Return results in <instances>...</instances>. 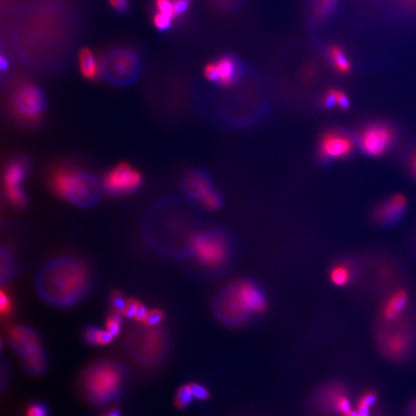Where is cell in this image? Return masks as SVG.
<instances>
[{
	"label": "cell",
	"instance_id": "cell-16",
	"mask_svg": "<svg viewBox=\"0 0 416 416\" xmlns=\"http://www.w3.org/2000/svg\"><path fill=\"white\" fill-rule=\"evenodd\" d=\"M407 208L408 200L404 195H392L375 209L376 221L386 226L396 224L406 213Z\"/></svg>",
	"mask_w": 416,
	"mask_h": 416
},
{
	"label": "cell",
	"instance_id": "cell-36",
	"mask_svg": "<svg viewBox=\"0 0 416 416\" xmlns=\"http://www.w3.org/2000/svg\"><path fill=\"white\" fill-rule=\"evenodd\" d=\"M376 400H377V394L374 391H367L360 397L359 404L357 405L371 408L375 404Z\"/></svg>",
	"mask_w": 416,
	"mask_h": 416
},
{
	"label": "cell",
	"instance_id": "cell-18",
	"mask_svg": "<svg viewBox=\"0 0 416 416\" xmlns=\"http://www.w3.org/2000/svg\"><path fill=\"white\" fill-rule=\"evenodd\" d=\"M20 362L23 370L29 375H42L47 370V355L42 349L29 356L20 357Z\"/></svg>",
	"mask_w": 416,
	"mask_h": 416
},
{
	"label": "cell",
	"instance_id": "cell-15",
	"mask_svg": "<svg viewBox=\"0 0 416 416\" xmlns=\"http://www.w3.org/2000/svg\"><path fill=\"white\" fill-rule=\"evenodd\" d=\"M203 73L209 81L230 86L237 78V63L232 57H222L215 62L208 64Z\"/></svg>",
	"mask_w": 416,
	"mask_h": 416
},
{
	"label": "cell",
	"instance_id": "cell-12",
	"mask_svg": "<svg viewBox=\"0 0 416 416\" xmlns=\"http://www.w3.org/2000/svg\"><path fill=\"white\" fill-rule=\"evenodd\" d=\"M353 140L338 131H330L323 135L319 143V156L324 160L347 158L353 152Z\"/></svg>",
	"mask_w": 416,
	"mask_h": 416
},
{
	"label": "cell",
	"instance_id": "cell-42",
	"mask_svg": "<svg viewBox=\"0 0 416 416\" xmlns=\"http://www.w3.org/2000/svg\"><path fill=\"white\" fill-rule=\"evenodd\" d=\"M114 338H115V336H114L110 332H108L107 330L102 331V338H100V344H102V345H109V344L113 343Z\"/></svg>",
	"mask_w": 416,
	"mask_h": 416
},
{
	"label": "cell",
	"instance_id": "cell-43",
	"mask_svg": "<svg viewBox=\"0 0 416 416\" xmlns=\"http://www.w3.org/2000/svg\"><path fill=\"white\" fill-rule=\"evenodd\" d=\"M110 4L117 10L124 11L127 7V0H110Z\"/></svg>",
	"mask_w": 416,
	"mask_h": 416
},
{
	"label": "cell",
	"instance_id": "cell-3",
	"mask_svg": "<svg viewBox=\"0 0 416 416\" xmlns=\"http://www.w3.org/2000/svg\"><path fill=\"white\" fill-rule=\"evenodd\" d=\"M267 301L261 288L254 283L242 280L225 288L212 303L214 315L222 323H237L239 316L263 314Z\"/></svg>",
	"mask_w": 416,
	"mask_h": 416
},
{
	"label": "cell",
	"instance_id": "cell-20",
	"mask_svg": "<svg viewBox=\"0 0 416 416\" xmlns=\"http://www.w3.org/2000/svg\"><path fill=\"white\" fill-rule=\"evenodd\" d=\"M79 64H81V71L84 78L87 79L97 78L99 65H97V59L91 50L88 49L81 50V55H79Z\"/></svg>",
	"mask_w": 416,
	"mask_h": 416
},
{
	"label": "cell",
	"instance_id": "cell-1",
	"mask_svg": "<svg viewBox=\"0 0 416 416\" xmlns=\"http://www.w3.org/2000/svg\"><path fill=\"white\" fill-rule=\"evenodd\" d=\"M91 278L83 262L73 258L52 259L40 269L34 287L40 299L50 306L71 307L88 293Z\"/></svg>",
	"mask_w": 416,
	"mask_h": 416
},
{
	"label": "cell",
	"instance_id": "cell-32",
	"mask_svg": "<svg viewBox=\"0 0 416 416\" xmlns=\"http://www.w3.org/2000/svg\"><path fill=\"white\" fill-rule=\"evenodd\" d=\"M155 4L159 13H162V14L169 16V17L173 18H174V11L172 0H156Z\"/></svg>",
	"mask_w": 416,
	"mask_h": 416
},
{
	"label": "cell",
	"instance_id": "cell-24",
	"mask_svg": "<svg viewBox=\"0 0 416 416\" xmlns=\"http://www.w3.org/2000/svg\"><path fill=\"white\" fill-rule=\"evenodd\" d=\"M12 256L8 250L2 248L1 250V285L4 286L5 283L8 282L12 277L13 272H14V263H13Z\"/></svg>",
	"mask_w": 416,
	"mask_h": 416
},
{
	"label": "cell",
	"instance_id": "cell-4",
	"mask_svg": "<svg viewBox=\"0 0 416 416\" xmlns=\"http://www.w3.org/2000/svg\"><path fill=\"white\" fill-rule=\"evenodd\" d=\"M170 338L163 328L132 326L123 341L124 353L138 367L152 368L164 362L170 353Z\"/></svg>",
	"mask_w": 416,
	"mask_h": 416
},
{
	"label": "cell",
	"instance_id": "cell-41",
	"mask_svg": "<svg viewBox=\"0 0 416 416\" xmlns=\"http://www.w3.org/2000/svg\"><path fill=\"white\" fill-rule=\"evenodd\" d=\"M148 314L147 307H145L144 304L140 303L136 316H135L134 319L136 320V322L144 324L145 319H147Z\"/></svg>",
	"mask_w": 416,
	"mask_h": 416
},
{
	"label": "cell",
	"instance_id": "cell-14",
	"mask_svg": "<svg viewBox=\"0 0 416 416\" xmlns=\"http://www.w3.org/2000/svg\"><path fill=\"white\" fill-rule=\"evenodd\" d=\"M8 340L20 357L29 356L42 349L38 333L25 326H16L11 328Z\"/></svg>",
	"mask_w": 416,
	"mask_h": 416
},
{
	"label": "cell",
	"instance_id": "cell-37",
	"mask_svg": "<svg viewBox=\"0 0 416 416\" xmlns=\"http://www.w3.org/2000/svg\"><path fill=\"white\" fill-rule=\"evenodd\" d=\"M139 304L140 302L135 300V299H129V300H127L124 316L127 318H135V316H136Z\"/></svg>",
	"mask_w": 416,
	"mask_h": 416
},
{
	"label": "cell",
	"instance_id": "cell-34",
	"mask_svg": "<svg viewBox=\"0 0 416 416\" xmlns=\"http://www.w3.org/2000/svg\"><path fill=\"white\" fill-rule=\"evenodd\" d=\"M0 311H1L2 316H7L12 311V302L9 295H7L4 290L0 293Z\"/></svg>",
	"mask_w": 416,
	"mask_h": 416
},
{
	"label": "cell",
	"instance_id": "cell-30",
	"mask_svg": "<svg viewBox=\"0 0 416 416\" xmlns=\"http://www.w3.org/2000/svg\"><path fill=\"white\" fill-rule=\"evenodd\" d=\"M189 386L194 398L201 400V401H206L209 399V391L205 386L197 383H191Z\"/></svg>",
	"mask_w": 416,
	"mask_h": 416
},
{
	"label": "cell",
	"instance_id": "cell-10",
	"mask_svg": "<svg viewBox=\"0 0 416 416\" xmlns=\"http://www.w3.org/2000/svg\"><path fill=\"white\" fill-rule=\"evenodd\" d=\"M28 173V162L25 158L10 161L5 168L4 184L8 201L18 208H25L28 198L23 188Z\"/></svg>",
	"mask_w": 416,
	"mask_h": 416
},
{
	"label": "cell",
	"instance_id": "cell-47",
	"mask_svg": "<svg viewBox=\"0 0 416 416\" xmlns=\"http://www.w3.org/2000/svg\"><path fill=\"white\" fill-rule=\"evenodd\" d=\"M410 416H416V402L413 404L412 410H410Z\"/></svg>",
	"mask_w": 416,
	"mask_h": 416
},
{
	"label": "cell",
	"instance_id": "cell-29",
	"mask_svg": "<svg viewBox=\"0 0 416 416\" xmlns=\"http://www.w3.org/2000/svg\"><path fill=\"white\" fill-rule=\"evenodd\" d=\"M165 314L160 309H153V311H148L147 319L144 323V325L150 326V327H156L163 322Z\"/></svg>",
	"mask_w": 416,
	"mask_h": 416
},
{
	"label": "cell",
	"instance_id": "cell-48",
	"mask_svg": "<svg viewBox=\"0 0 416 416\" xmlns=\"http://www.w3.org/2000/svg\"><path fill=\"white\" fill-rule=\"evenodd\" d=\"M348 416H362L357 410H352L351 412L349 413Z\"/></svg>",
	"mask_w": 416,
	"mask_h": 416
},
{
	"label": "cell",
	"instance_id": "cell-13",
	"mask_svg": "<svg viewBox=\"0 0 416 416\" xmlns=\"http://www.w3.org/2000/svg\"><path fill=\"white\" fill-rule=\"evenodd\" d=\"M137 60L131 53L123 52L114 55L106 63L105 73L116 83H129L137 73Z\"/></svg>",
	"mask_w": 416,
	"mask_h": 416
},
{
	"label": "cell",
	"instance_id": "cell-21",
	"mask_svg": "<svg viewBox=\"0 0 416 416\" xmlns=\"http://www.w3.org/2000/svg\"><path fill=\"white\" fill-rule=\"evenodd\" d=\"M409 348V339L402 333H394L386 339V352L391 356H401Z\"/></svg>",
	"mask_w": 416,
	"mask_h": 416
},
{
	"label": "cell",
	"instance_id": "cell-40",
	"mask_svg": "<svg viewBox=\"0 0 416 416\" xmlns=\"http://www.w3.org/2000/svg\"><path fill=\"white\" fill-rule=\"evenodd\" d=\"M336 105H338L343 109H348L350 106L348 97H347L345 93L340 91V90H338V93H336Z\"/></svg>",
	"mask_w": 416,
	"mask_h": 416
},
{
	"label": "cell",
	"instance_id": "cell-35",
	"mask_svg": "<svg viewBox=\"0 0 416 416\" xmlns=\"http://www.w3.org/2000/svg\"><path fill=\"white\" fill-rule=\"evenodd\" d=\"M172 2H173L174 17L184 15L191 4V0H172Z\"/></svg>",
	"mask_w": 416,
	"mask_h": 416
},
{
	"label": "cell",
	"instance_id": "cell-2",
	"mask_svg": "<svg viewBox=\"0 0 416 416\" xmlns=\"http://www.w3.org/2000/svg\"><path fill=\"white\" fill-rule=\"evenodd\" d=\"M124 380L123 365L114 360H102L90 365L79 375L78 389L86 401L100 406L118 398Z\"/></svg>",
	"mask_w": 416,
	"mask_h": 416
},
{
	"label": "cell",
	"instance_id": "cell-6",
	"mask_svg": "<svg viewBox=\"0 0 416 416\" xmlns=\"http://www.w3.org/2000/svg\"><path fill=\"white\" fill-rule=\"evenodd\" d=\"M188 251L201 264L209 268H217L226 261L229 248L221 235L215 232H201L190 238Z\"/></svg>",
	"mask_w": 416,
	"mask_h": 416
},
{
	"label": "cell",
	"instance_id": "cell-7",
	"mask_svg": "<svg viewBox=\"0 0 416 416\" xmlns=\"http://www.w3.org/2000/svg\"><path fill=\"white\" fill-rule=\"evenodd\" d=\"M396 129L386 123L371 124L359 136V147L365 155L380 158L393 147L396 141Z\"/></svg>",
	"mask_w": 416,
	"mask_h": 416
},
{
	"label": "cell",
	"instance_id": "cell-9",
	"mask_svg": "<svg viewBox=\"0 0 416 416\" xmlns=\"http://www.w3.org/2000/svg\"><path fill=\"white\" fill-rule=\"evenodd\" d=\"M142 182L143 177L137 170L129 164L121 163L106 174L103 179V188L110 195L121 197L139 189Z\"/></svg>",
	"mask_w": 416,
	"mask_h": 416
},
{
	"label": "cell",
	"instance_id": "cell-19",
	"mask_svg": "<svg viewBox=\"0 0 416 416\" xmlns=\"http://www.w3.org/2000/svg\"><path fill=\"white\" fill-rule=\"evenodd\" d=\"M327 55L328 60L332 63L333 68L338 73L347 74L350 73L352 69L351 61H350L345 50L339 44H331L327 49Z\"/></svg>",
	"mask_w": 416,
	"mask_h": 416
},
{
	"label": "cell",
	"instance_id": "cell-22",
	"mask_svg": "<svg viewBox=\"0 0 416 416\" xmlns=\"http://www.w3.org/2000/svg\"><path fill=\"white\" fill-rule=\"evenodd\" d=\"M339 0H314L312 16L315 20H324L330 18L338 7Z\"/></svg>",
	"mask_w": 416,
	"mask_h": 416
},
{
	"label": "cell",
	"instance_id": "cell-28",
	"mask_svg": "<svg viewBox=\"0 0 416 416\" xmlns=\"http://www.w3.org/2000/svg\"><path fill=\"white\" fill-rule=\"evenodd\" d=\"M127 301L124 300L121 292H114L111 295V306H112L114 312L116 314L123 315L124 316V311H126Z\"/></svg>",
	"mask_w": 416,
	"mask_h": 416
},
{
	"label": "cell",
	"instance_id": "cell-26",
	"mask_svg": "<svg viewBox=\"0 0 416 416\" xmlns=\"http://www.w3.org/2000/svg\"><path fill=\"white\" fill-rule=\"evenodd\" d=\"M123 323V315L113 312V314H110L106 318V330L112 333L116 338V336H118L121 333Z\"/></svg>",
	"mask_w": 416,
	"mask_h": 416
},
{
	"label": "cell",
	"instance_id": "cell-38",
	"mask_svg": "<svg viewBox=\"0 0 416 416\" xmlns=\"http://www.w3.org/2000/svg\"><path fill=\"white\" fill-rule=\"evenodd\" d=\"M407 165L410 177L416 182V148L410 153L409 158H408Z\"/></svg>",
	"mask_w": 416,
	"mask_h": 416
},
{
	"label": "cell",
	"instance_id": "cell-27",
	"mask_svg": "<svg viewBox=\"0 0 416 416\" xmlns=\"http://www.w3.org/2000/svg\"><path fill=\"white\" fill-rule=\"evenodd\" d=\"M102 330L95 326H88L85 328L83 338L87 343L92 346L102 345L100 338H102Z\"/></svg>",
	"mask_w": 416,
	"mask_h": 416
},
{
	"label": "cell",
	"instance_id": "cell-31",
	"mask_svg": "<svg viewBox=\"0 0 416 416\" xmlns=\"http://www.w3.org/2000/svg\"><path fill=\"white\" fill-rule=\"evenodd\" d=\"M26 416H47V408L42 403H32L25 412Z\"/></svg>",
	"mask_w": 416,
	"mask_h": 416
},
{
	"label": "cell",
	"instance_id": "cell-39",
	"mask_svg": "<svg viewBox=\"0 0 416 416\" xmlns=\"http://www.w3.org/2000/svg\"><path fill=\"white\" fill-rule=\"evenodd\" d=\"M336 93L338 90L331 89L327 92L324 97V106L326 108L333 107L336 105Z\"/></svg>",
	"mask_w": 416,
	"mask_h": 416
},
{
	"label": "cell",
	"instance_id": "cell-45",
	"mask_svg": "<svg viewBox=\"0 0 416 416\" xmlns=\"http://www.w3.org/2000/svg\"><path fill=\"white\" fill-rule=\"evenodd\" d=\"M357 412L362 415V416H370V408L365 407V406H360V405H357Z\"/></svg>",
	"mask_w": 416,
	"mask_h": 416
},
{
	"label": "cell",
	"instance_id": "cell-33",
	"mask_svg": "<svg viewBox=\"0 0 416 416\" xmlns=\"http://www.w3.org/2000/svg\"><path fill=\"white\" fill-rule=\"evenodd\" d=\"M172 20L173 18L169 17V16L164 15L162 13H158L155 16V18H153V21H155V25L160 30H165V29H168L170 25H171Z\"/></svg>",
	"mask_w": 416,
	"mask_h": 416
},
{
	"label": "cell",
	"instance_id": "cell-17",
	"mask_svg": "<svg viewBox=\"0 0 416 416\" xmlns=\"http://www.w3.org/2000/svg\"><path fill=\"white\" fill-rule=\"evenodd\" d=\"M409 300V293L400 290L392 294L381 309V315L388 322L394 321L401 315Z\"/></svg>",
	"mask_w": 416,
	"mask_h": 416
},
{
	"label": "cell",
	"instance_id": "cell-49",
	"mask_svg": "<svg viewBox=\"0 0 416 416\" xmlns=\"http://www.w3.org/2000/svg\"><path fill=\"white\" fill-rule=\"evenodd\" d=\"M222 1H227V0H222Z\"/></svg>",
	"mask_w": 416,
	"mask_h": 416
},
{
	"label": "cell",
	"instance_id": "cell-44",
	"mask_svg": "<svg viewBox=\"0 0 416 416\" xmlns=\"http://www.w3.org/2000/svg\"><path fill=\"white\" fill-rule=\"evenodd\" d=\"M315 73H316V71H315V68L312 67V66H309V67L304 69L303 76L304 78H307V81H309V79L314 78Z\"/></svg>",
	"mask_w": 416,
	"mask_h": 416
},
{
	"label": "cell",
	"instance_id": "cell-46",
	"mask_svg": "<svg viewBox=\"0 0 416 416\" xmlns=\"http://www.w3.org/2000/svg\"><path fill=\"white\" fill-rule=\"evenodd\" d=\"M105 416H121V412L118 410H110Z\"/></svg>",
	"mask_w": 416,
	"mask_h": 416
},
{
	"label": "cell",
	"instance_id": "cell-25",
	"mask_svg": "<svg viewBox=\"0 0 416 416\" xmlns=\"http://www.w3.org/2000/svg\"><path fill=\"white\" fill-rule=\"evenodd\" d=\"M193 396L192 391H191L189 384L180 386L177 389L176 394V398H174V405L177 409H185V408L189 406L190 403L192 402Z\"/></svg>",
	"mask_w": 416,
	"mask_h": 416
},
{
	"label": "cell",
	"instance_id": "cell-5",
	"mask_svg": "<svg viewBox=\"0 0 416 416\" xmlns=\"http://www.w3.org/2000/svg\"><path fill=\"white\" fill-rule=\"evenodd\" d=\"M52 186L64 200L81 208L94 206L100 198L99 180L79 170H57L52 177Z\"/></svg>",
	"mask_w": 416,
	"mask_h": 416
},
{
	"label": "cell",
	"instance_id": "cell-23",
	"mask_svg": "<svg viewBox=\"0 0 416 416\" xmlns=\"http://www.w3.org/2000/svg\"><path fill=\"white\" fill-rule=\"evenodd\" d=\"M330 279L333 285L339 286V287L346 286L352 279L351 270H350L347 265H335V266L331 270Z\"/></svg>",
	"mask_w": 416,
	"mask_h": 416
},
{
	"label": "cell",
	"instance_id": "cell-8",
	"mask_svg": "<svg viewBox=\"0 0 416 416\" xmlns=\"http://www.w3.org/2000/svg\"><path fill=\"white\" fill-rule=\"evenodd\" d=\"M13 108L16 115L21 120L34 123L41 118L46 100L41 90L36 85L28 83L21 85L15 92L13 97Z\"/></svg>",
	"mask_w": 416,
	"mask_h": 416
},
{
	"label": "cell",
	"instance_id": "cell-11",
	"mask_svg": "<svg viewBox=\"0 0 416 416\" xmlns=\"http://www.w3.org/2000/svg\"><path fill=\"white\" fill-rule=\"evenodd\" d=\"M185 192L210 210H217L221 206V198L213 189L208 177L198 171L188 173L184 179Z\"/></svg>",
	"mask_w": 416,
	"mask_h": 416
}]
</instances>
